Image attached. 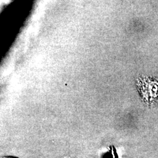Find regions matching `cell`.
<instances>
[{"label":"cell","mask_w":158,"mask_h":158,"mask_svg":"<svg viewBox=\"0 0 158 158\" xmlns=\"http://www.w3.org/2000/svg\"><path fill=\"white\" fill-rule=\"evenodd\" d=\"M14 158V157H3V158Z\"/></svg>","instance_id":"6da1fadb"}]
</instances>
